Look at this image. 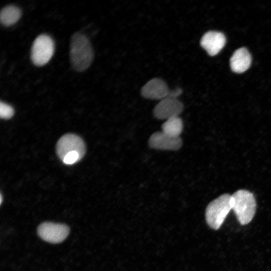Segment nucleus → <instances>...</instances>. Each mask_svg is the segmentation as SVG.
<instances>
[{"instance_id": "ddd939ff", "label": "nucleus", "mask_w": 271, "mask_h": 271, "mask_svg": "<svg viewBox=\"0 0 271 271\" xmlns=\"http://www.w3.org/2000/svg\"><path fill=\"white\" fill-rule=\"evenodd\" d=\"M162 131L171 136L178 137L182 132L183 123L179 117L166 120L162 125Z\"/></svg>"}, {"instance_id": "4468645a", "label": "nucleus", "mask_w": 271, "mask_h": 271, "mask_svg": "<svg viewBox=\"0 0 271 271\" xmlns=\"http://www.w3.org/2000/svg\"><path fill=\"white\" fill-rule=\"evenodd\" d=\"M14 109L11 105L3 102L0 103V116L1 118L8 119L11 118L14 114Z\"/></svg>"}, {"instance_id": "39448f33", "label": "nucleus", "mask_w": 271, "mask_h": 271, "mask_svg": "<svg viewBox=\"0 0 271 271\" xmlns=\"http://www.w3.org/2000/svg\"><path fill=\"white\" fill-rule=\"evenodd\" d=\"M69 232L68 227L64 224L44 222L38 228V233L44 240L53 243L63 241Z\"/></svg>"}, {"instance_id": "f8f14e48", "label": "nucleus", "mask_w": 271, "mask_h": 271, "mask_svg": "<svg viewBox=\"0 0 271 271\" xmlns=\"http://www.w3.org/2000/svg\"><path fill=\"white\" fill-rule=\"evenodd\" d=\"M21 15V10L17 6L13 5L6 6L1 11V22L5 26H10L15 24Z\"/></svg>"}, {"instance_id": "7ed1b4c3", "label": "nucleus", "mask_w": 271, "mask_h": 271, "mask_svg": "<svg viewBox=\"0 0 271 271\" xmlns=\"http://www.w3.org/2000/svg\"><path fill=\"white\" fill-rule=\"evenodd\" d=\"M232 209V196L223 194L212 201L207 206L205 218L212 229H218L229 211Z\"/></svg>"}, {"instance_id": "f3484780", "label": "nucleus", "mask_w": 271, "mask_h": 271, "mask_svg": "<svg viewBox=\"0 0 271 271\" xmlns=\"http://www.w3.org/2000/svg\"><path fill=\"white\" fill-rule=\"evenodd\" d=\"M2 195H1V203H2Z\"/></svg>"}, {"instance_id": "1a4fd4ad", "label": "nucleus", "mask_w": 271, "mask_h": 271, "mask_svg": "<svg viewBox=\"0 0 271 271\" xmlns=\"http://www.w3.org/2000/svg\"><path fill=\"white\" fill-rule=\"evenodd\" d=\"M169 91L168 85L164 80L155 78L144 85L141 92L146 98L161 100L167 97Z\"/></svg>"}, {"instance_id": "f03ea898", "label": "nucleus", "mask_w": 271, "mask_h": 271, "mask_svg": "<svg viewBox=\"0 0 271 271\" xmlns=\"http://www.w3.org/2000/svg\"><path fill=\"white\" fill-rule=\"evenodd\" d=\"M232 196V205L237 219L241 225L249 223L255 214L256 204L253 194L250 191L240 189Z\"/></svg>"}, {"instance_id": "9b49d317", "label": "nucleus", "mask_w": 271, "mask_h": 271, "mask_svg": "<svg viewBox=\"0 0 271 271\" xmlns=\"http://www.w3.org/2000/svg\"><path fill=\"white\" fill-rule=\"evenodd\" d=\"M251 57L245 48H240L236 50L230 59L231 70L236 73H242L250 66Z\"/></svg>"}, {"instance_id": "423d86ee", "label": "nucleus", "mask_w": 271, "mask_h": 271, "mask_svg": "<svg viewBox=\"0 0 271 271\" xmlns=\"http://www.w3.org/2000/svg\"><path fill=\"white\" fill-rule=\"evenodd\" d=\"M184 105L177 98L166 97L155 106L153 114L159 119H165L178 117L183 111Z\"/></svg>"}, {"instance_id": "2eb2a0df", "label": "nucleus", "mask_w": 271, "mask_h": 271, "mask_svg": "<svg viewBox=\"0 0 271 271\" xmlns=\"http://www.w3.org/2000/svg\"><path fill=\"white\" fill-rule=\"evenodd\" d=\"M81 159L79 154L76 152H72L67 154L63 161L68 165L73 164Z\"/></svg>"}, {"instance_id": "dca6fc26", "label": "nucleus", "mask_w": 271, "mask_h": 271, "mask_svg": "<svg viewBox=\"0 0 271 271\" xmlns=\"http://www.w3.org/2000/svg\"><path fill=\"white\" fill-rule=\"evenodd\" d=\"M182 93V90L180 88H176L173 90H170L167 97L177 98Z\"/></svg>"}, {"instance_id": "9d476101", "label": "nucleus", "mask_w": 271, "mask_h": 271, "mask_svg": "<svg viewBox=\"0 0 271 271\" xmlns=\"http://www.w3.org/2000/svg\"><path fill=\"white\" fill-rule=\"evenodd\" d=\"M225 43L226 38L223 33L213 31L206 32L200 41L201 46L210 56L217 54Z\"/></svg>"}, {"instance_id": "6e6552de", "label": "nucleus", "mask_w": 271, "mask_h": 271, "mask_svg": "<svg viewBox=\"0 0 271 271\" xmlns=\"http://www.w3.org/2000/svg\"><path fill=\"white\" fill-rule=\"evenodd\" d=\"M149 145L156 150L177 151L182 147V141L180 137L171 136L162 131H157L150 137Z\"/></svg>"}, {"instance_id": "20e7f679", "label": "nucleus", "mask_w": 271, "mask_h": 271, "mask_svg": "<svg viewBox=\"0 0 271 271\" xmlns=\"http://www.w3.org/2000/svg\"><path fill=\"white\" fill-rule=\"evenodd\" d=\"M54 52V43L49 35L43 34L34 40L31 51V59L34 65L42 66L47 63Z\"/></svg>"}, {"instance_id": "0eeeda50", "label": "nucleus", "mask_w": 271, "mask_h": 271, "mask_svg": "<svg viewBox=\"0 0 271 271\" xmlns=\"http://www.w3.org/2000/svg\"><path fill=\"white\" fill-rule=\"evenodd\" d=\"M72 152H77L82 158L85 152V144L79 137L71 133L66 134L58 142L57 154L63 160L67 154Z\"/></svg>"}, {"instance_id": "f257e3e1", "label": "nucleus", "mask_w": 271, "mask_h": 271, "mask_svg": "<svg viewBox=\"0 0 271 271\" xmlns=\"http://www.w3.org/2000/svg\"><path fill=\"white\" fill-rule=\"evenodd\" d=\"M70 61L72 68L77 72L86 70L91 64L94 52L87 37L80 32L74 33L70 41Z\"/></svg>"}]
</instances>
